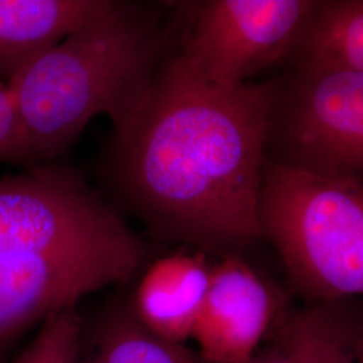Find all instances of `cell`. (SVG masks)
Here are the masks:
<instances>
[{
    "mask_svg": "<svg viewBox=\"0 0 363 363\" xmlns=\"http://www.w3.org/2000/svg\"><path fill=\"white\" fill-rule=\"evenodd\" d=\"M113 0H0V79L7 84Z\"/></svg>",
    "mask_w": 363,
    "mask_h": 363,
    "instance_id": "30bf717a",
    "label": "cell"
},
{
    "mask_svg": "<svg viewBox=\"0 0 363 363\" xmlns=\"http://www.w3.org/2000/svg\"><path fill=\"white\" fill-rule=\"evenodd\" d=\"M279 312L272 288L240 256L211 265L193 339L206 363H245L259 350Z\"/></svg>",
    "mask_w": 363,
    "mask_h": 363,
    "instance_id": "ba28073f",
    "label": "cell"
},
{
    "mask_svg": "<svg viewBox=\"0 0 363 363\" xmlns=\"http://www.w3.org/2000/svg\"><path fill=\"white\" fill-rule=\"evenodd\" d=\"M274 91L272 82L211 84L174 49L143 105L105 147L109 194L162 240L238 256L262 237Z\"/></svg>",
    "mask_w": 363,
    "mask_h": 363,
    "instance_id": "6da1fadb",
    "label": "cell"
},
{
    "mask_svg": "<svg viewBox=\"0 0 363 363\" xmlns=\"http://www.w3.org/2000/svg\"><path fill=\"white\" fill-rule=\"evenodd\" d=\"M148 249L128 240L0 257V355L25 333L106 286L125 284Z\"/></svg>",
    "mask_w": 363,
    "mask_h": 363,
    "instance_id": "8992f818",
    "label": "cell"
},
{
    "mask_svg": "<svg viewBox=\"0 0 363 363\" xmlns=\"http://www.w3.org/2000/svg\"><path fill=\"white\" fill-rule=\"evenodd\" d=\"M135 233L74 167L50 163L0 179V257L121 240Z\"/></svg>",
    "mask_w": 363,
    "mask_h": 363,
    "instance_id": "277c9868",
    "label": "cell"
},
{
    "mask_svg": "<svg viewBox=\"0 0 363 363\" xmlns=\"http://www.w3.org/2000/svg\"><path fill=\"white\" fill-rule=\"evenodd\" d=\"M319 3L308 0H208L198 3L175 52L194 73L240 86L276 65L303 38Z\"/></svg>",
    "mask_w": 363,
    "mask_h": 363,
    "instance_id": "5b68a950",
    "label": "cell"
},
{
    "mask_svg": "<svg viewBox=\"0 0 363 363\" xmlns=\"http://www.w3.org/2000/svg\"><path fill=\"white\" fill-rule=\"evenodd\" d=\"M0 162L27 169L40 166L16 113L11 91L3 82H0Z\"/></svg>",
    "mask_w": 363,
    "mask_h": 363,
    "instance_id": "9a60e30c",
    "label": "cell"
},
{
    "mask_svg": "<svg viewBox=\"0 0 363 363\" xmlns=\"http://www.w3.org/2000/svg\"><path fill=\"white\" fill-rule=\"evenodd\" d=\"M259 222L307 306L363 296V183L267 159Z\"/></svg>",
    "mask_w": 363,
    "mask_h": 363,
    "instance_id": "3957f363",
    "label": "cell"
},
{
    "mask_svg": "<svg viewBox=\"0 0 363 363\" xmlns=\"http://www.w3.org/2000/svg\"><path fill=\"white\" fill-rule=\"evenodd\" d=\"M166 3L113 0L7 84L39 164L54 163L91 118L124 127L174 52Z\"/></svg>",
    "mask_w": 363,
    "mask_h": 363,
    "instance_id": "7a4b0ae2",
    "label": "cell"
},
{
    "mask_svg": "<svg viewBox=\"0 0 363 363\" xmlns=\"http://www.w3.org/2000/svg\"><path fill=\"white\" fill-rule=\"evenodd\" d=\"M211 265L203 253L178 252L145 268L130 308L156 337L186 343L208 294Z\"/></svg>",
    "mask_w": 363,
    "mask_h": 363,
    "instance_id": "9c48e42d",
    "label": "cell"
},
{
    "mask_svg": "<svg viewBox=\"0 0 363 363\" xmlns=\"http://www.w3.org/2000/svg\"><path fill=\"white\" fill-rule=\"evenodd\" d=\"M300 43L301 67L363 72V0L319 3Z\"/></svg>",
    "mask_w": 363,
    "mask_h": 363,
    "instance_id": "4fadbf2b",
    "label": "cell"
},
{
    "mask_svg": "<svg viewBox=\"0 0 363 363\" xmlns=\"http://www.w3.org/2000/svg\"><path fill=\"white\" fill-rule=\"evenodd\" d=\"M78 363H206L186 343H174L147 330L130 308L118 301L105 310L81 350Z\"/></svg>",
    "mask_w": 363,
    "mask_h": 363,
    "instance_id": "7c38bea8",
    "label": "cell"
},
{
    "mask_svg": "<svg viewBox=\"0 0 363 363\" xmlns=\"http://www.w3.org/2000/svg\"><path fill=\"white\" fill-rule=\"evenodd\" d=\"M82 320L77 307L57 312L38 327L15 363H78Z\"/></svg>",
    "mask_w": 363,
    "mask_h": 363,
    "instance_id": "5bb4252c",
    "label": "cell"
},
{
    "mask_svg": "<svg viewBox=\"0 0 363 363\" xmlns=\"http://www.w3.org/2000/svg\"><path fill=\"white\" fill-rule=\"evenodd\" d=\"M245 363H296L294 351L283 331L279 328L277 337L264 349H259Z\"/></svg>",
    "mask_w": 363,
    "mask_h": 363,
    "instance_id": "2e32d148",
    "label": "cell"
},
{
    "mask_svg": "<svg viewBox=\"0 0 363 363\" xmlns=\"http://www.w3.org/2000/svg\"><path fill=\"white\" fill-rule=\"evenodd\" d=\"M279 328L296 363H363V310L350 301L307 306L288 313Z\"/></svg>",
    "mask_w": 363,
    "mask_h": 363,
    "instance_id": "8fae6325",
    "label": "cell"
},
{
    "mask_svg": "<svg viewBox=\"0 0 363 363\" xmlns=\"http://www.w3.org/2000/svg\"><path fill=\"white\" fill-rule=\"evenodd\" d=\"M274 160L363 183V72L301 67L288 96L274 91L267 144Z\"/></svg>",
    "mask_w": 363,
    "mask_h": 363,
    "instance_id": "52a82bcc",
    "label": "cell"
}]
</instances>
